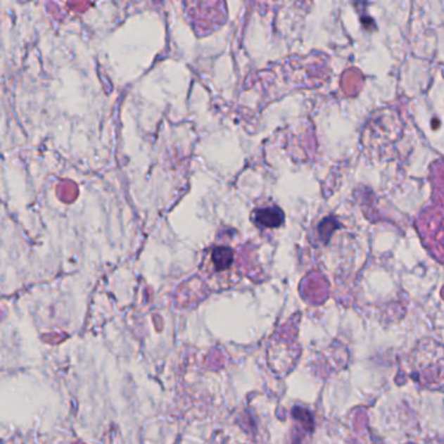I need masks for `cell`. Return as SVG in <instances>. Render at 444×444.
Here are the masks:
<instances>
[{"instance_id": "1", "label": "cell", "mask_w": 444, "mask_h": 444, "mask_svg": "<svg viewBox=\"0 0 444 444\" xmlns=\"http://www.w3.org/2000/svg\"><path fill=\"white\" fill-rule=\"evenodd\" d=\"M410 374L425 388L444 387V347L434 340L419 341L408 358Z\"/></svg>"}, {"instance_id": "2", "label": "cell", "mask_w": 444, "mask_h": 444, "mask_svg": "<svg viewBox=\"0 0 444 444\" xmlns=\"http://www.w3.org/2000/svg\"><path fill=\"white\" fill-rule=\"evenodd\" d=\"M252 219L258 227L277 228L284 222V214L279 208H261L253 213Z\"/></svg>"}, {"instance_id": "3", "label": "cell", "mask_w": 444, "mask_h": 444, "mask_svg": "<svg viewBox=\"0 0 444 444\" xmlns=\"http://www.w3.org/2000/svg\"><path fill=\"white\" fill-rule=\"evenodd\" d=\"M234 261V252L227 246L217 248L213 253V262L218 270H226Z\"/></svg>"}]
</instances>
